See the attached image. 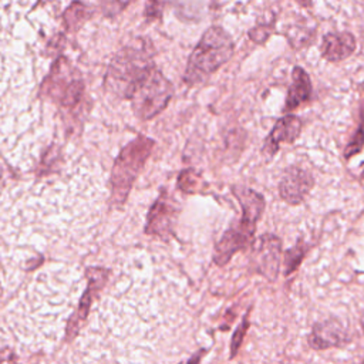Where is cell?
<instances>
[{"label": "cell", "instance_id": "17", "mask_svg": "<svg viewBox=\"0 0 364 364\" xmlns=\"http://www.w3.org/2000/svg\"><path fill=\"white\" fill-rule=\"evenodd\" d=\"M161 3H162V0H149L148 1V9H146V13L148 14H152V16H155V14H159V11H161Z\"/></svg>", "mask_w": 364, "mask_h": 364}, {"label": "cell", "instance_id": "15", "mask_svg": "<svg viewBox=\"0 0 364 364\" xmlns=\"http://www.w3.org/2000/svg\"><path fill=\"white\" fill-rule=\"evenodd\" d=\"M363 145H364V132H363V129H358V131L355 132V135L353 136L351 142L347 145L346 156L348 158V156H351V155L357 154V152L361 149V146H363Z\"/></svg>", "mask_w": 364, "mask_h": 364}, {"label": "cell", "instance_id": "16", "mask_svg": "<svg viewBox=\"0 0 364 364\" xmlns=\"http://www.w3.org/2000/svg\"><path fill=\"white\" fill-rule=\"evenodd\" d=\"M246 328H247V320H243V323L237 327V330L235 331L233 334V338H232V347H230V351H232V357L236 354L242 340H243V336L246 333Z\"/></svg>", "mask_w": 364, "mask_h": 364}, {"label": "cell", "instance_id": "10", "mask_svg": "<svg viewBox=\"0 0 364 364\" xmlns=\"http://www.w3.org/2000/svg\"><path fill=\"white\" fill-rule=\"evenodd\" d=\"M321 55L331 63L348 58L355 50V38L348 31H336L324 34L321 40Z\"/></svg>", "mask_w": 364, "mask_h": 364}, {"label": "cell", "instance_id": "5", "mask_svg": "<svg viewBox=\"0 0 364 364\" xmlns=\"http://www.w3.org/2000/svg\"><path fill=\"white\" fill-rule=\"evenodd\" d=\"M172 95L171 82L158 71L152 70L134 90L129 100L134 112L141 119H149L156 115Z\"/></svg>", "mask_w": 364, "mask_h": 364}, {"label": "cell", "instance_id": "4", "mask_svg": "<svg viewBox=\"0 0 364 364\" xmlns=\"http://www.w3.org/2000/svg\"><path fill=\"white\" fill-rule=\"evenodd\" d=\"M154 70L144 50L128 48L112 61L107 74V87L122 98H129L136 85Z\"/></svg>", "mask_w": 364, "mask_h": 364}, {"label": "cell", "instance_id": "12", "mask_svg": "<svg viewBox=\"0 0 364 364\" xmlns=\"http://www.w3.org/2000/svg\"><path fill=\"white\" fill-rule=\"evenodd\" d=\"M173 216H175V208L165 196H161L149 212L146 232L155 233V235H164L171 228Z\"/></svg>", "mask_w": 364, "mask_h": 364}, {"label": "cell", "instance_id": "8", "mask_svg": "<svg viewBox=\"0 0 364 364\" xmlns=\"http://www.w3.org/2000/svg\"><path fill=\"white\" fill-rule=\"evenodd\" d=\"M350 334L344 328L340 320L327 318L313 326L307 343L314 350H326L333 347H341L350 341Z\"/></svg>", "mask_w": 364, "mask_h": 364}, {"label": "cell", "instance_id": "6", "mask_svg": "<svg viewBox=\"0 0 364 364\" xmlns=\"http://www.w3.org/2000/svg\"><path fill=\"white\" fill-rule=\"evenodd\" d=\"M255 269L269 282H274L279 276L282 264V240L274 235H263L253 246Z\"/></svg>", "mask_w": 364, "mask_h": 364}, {"label": "cell", "instance_id": "3", "mask_svg": "<svg viewBox=\"0 0 364 364\" xmlns=\"http://www.w3.org/2000/svg\"><path fill=\"white\" fill-rule=\"evenodd\" d=\"M154 146V141L138 136L129 142L117 156L111 172V202L121 205L127 199L132 182L144 166Z\"/></svg>", "mask_w": 364, "mask_h": 364}, {"label": "cell", "instance_id": "2", "mask_svg": "<svg viewBox=\"0 0 364 364\" xmlns=\"http://www.w3.org/2000/svg\"><path fill=\"white\" fill-rule=\"evenodd\" d=\"M233 50V40L222 27L208 28L189 57L185 81L192 85L206 80L232 57Z\"/></svg>", "mask_w": 364, "mask_h": 364}, {"label": "cell", "instance_id": "7", "mask_svg": "<svg viewBox=\"0 0 364 364\" xmlns=\"http://www.w3.org/2000/svg\"><path fill=\"white\" fill-rule=\"evenodd\" d=\"M314 185V179L309 171L299 166H289L279 182L280 198L289 205H299L304 200Z\"/></svg>", "mask_w": 364, "mask_h": 364}, {"label": "cell", "instance_id": "1", "mask_svg": "<svg viewBox=\"0 0 364 364\" xmlns=\"http://www.w3.org/2000/svg\"><path fill=\"white\" fill-rule=\"evenodd\" d=\"M232 191L242 206V218L222 235L215 246L213 260L219 266L226 264L237 250L252 245L256 223L264 209V198L256 191L242 185L233 186Z\"/></svg>", "mask_w": 364, "mask_h": 364}, {"label": "cell", "instance_id": "19", "mask_svg": "<svg viewBox=\"0 0 364 364\" xmlns=\"http://www.w3.org/2000/svg\"><path fill=\"white\" fill-rule=\"evenodd\" d=\"M361 326H363V330H364V318L361 320Z\"/></svg>", "mask_w": 364, "mask_h": 364}, {"label": "cell", "instance_id": "11", "mask_svg": "<svg viewBox=\"0 0 364 364\" xmlns=\"http://www.w3.org/2000/svg\"><path fill=\"white\" fill-rule=\"evenodd\" d=\"M311 91L313 88L309 74L301 67L296 65L291 70V84L289 87L284 111H291L303 102H307L311 97Z\"/></svg>", "mask_w": 364, "mask_h": 364}, {"label": "cell", "instance_id": "9", "mask_svg": "<svg viewBox=\"0 0 364 364\" xmlns=\"http://www.w3.org/2000/svg\"><path fill=\"white\" fill-rule=\"evenodd\" d=\"M300 132H301V121L299 117L284 115L279 118L264 141L263 154L267 156H273L279 151L280 144L293 142L300 135Z\"/></svg>", "mask_w": 364, "mask_h": 364}, {"label": "cell", "instance_id": "18", "mask_svg": "<svg viewBox=\"0 0 364 364\" xmlns=\"http://www.w3.org/2000/svg\"><path fill=\"white\" fill-rule=\"evenodd\" d=\"M300 6H303V7H310L311 6V0H296Z\"/></svg>", "mask_w": 364, "mask_h": 364}, {"label": "cell", "instance_id": "13", "mask_svg": "<svg viewBox=\"0 0 364 364\" xmlns=\"http://www.w3.org/2000/svg\"><path fill=\"white\" fill-rule=\"evenodd\" d=\"M304 253H306V247L299 243L293 247H290L289 250H286L284 256H283V262H284V274L289 276L291 274L301 263L303 257H304Z\"/></svg>", "mask_w": 364, "mask_h": 364}, {"label": "cell", "instance_id": "14", "mask_svg": "<svg viewBox=\"0 0 364 364\" xmlns=\"http://www.w3.org/2000/svg\"><path fill=\"white\" fill-rule=\"evenodd\" d=\"M272 33V27L262 24V26H256L255 28H252L249 31V37L255 41V43H264L266 38L270 36Z\"/></svg>", "mask_w": 364, "mask_h": 364}]
</instances>
